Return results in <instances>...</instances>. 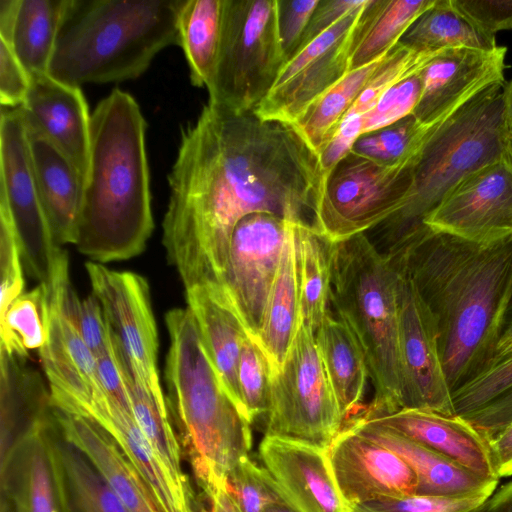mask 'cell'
Here are the masks:
<instances>
[{
	"instance_id": "obj_55",
	"label": "cell",
	"mask_w": 512,
	"mask_h": 512,
	"mask_svg": "<svg viewBox=\"0 0 512 512\" xmlns=\"http://www.w3.org/2000/svg\"><path fill=\"white\" fill-rule=\"evenodd\" d=\"M498 478L512 475V422L489 442Z\"/></svg>"
},
{
	"instance_id": "obj_17",
	"label": "cell",
	"mask_w": 512,
	"mask_h": 512,
	"mask_svg": "<svg viewBox=\"0 0 512 512\" xmlns=\"http://www.w3.org/2000/svg\"><path fill=\"white\" fill-rule=\"evenodd\" d=\"M424 226L479 244L512 236V151L463 179Z\"/></svg>"
},
{
	"instance_id": "obj_3",
	"label": "cell",
	"mask_w": 512,
	"mask_h": 512,
	"mask_svg": "<svg viewBox=\"0 0 512 512\" xmlns=\"http://www.w3.org/2000/svg\"><path fill=\"white\" fill-rule=\"evenodd\" d=\"M146 128L140 106L120 89L91 114L90 170L75 246L97 263L139 255L152 234Z\"/></svg>"
},
{
	"instance_id": "obj_47",
	"label": "cell",
	"mask_w": 512,
	"mask_h": 512,
	"mask_svg": "<svg viewBox=\"0 0 512 512\" xmlns=\"http://www.w3.org/2000/svg\"><path fill=\"white\" fill-rule=\"evenodd\" d=\"M64 301L83 341L96 358L112 342L100 302L94 294L79 299L70 280L64 288Z\"/></svg>"
},
{
	"instance_id": "obj_35",
	"label": "cell",
	"mask_w": 512,
	"mask_h": 512,
	"mask_svg": "<svg viewBox=\"0 0 512 512\" xmlns=\"http://www.w3.org/2000/svg\"><path fill=\"white\" fill-rule=\"evenodd\" d=\"M400 43L425 53L456 47L494 50L499 46L495 35L482 30L453 0H435L409 27Z\"/></svg>"
},
{
	"instance_id": "obj_19",
	"label": "cell",
	"mask_w": 512,
	"mask_h": 512,
	"mask_svg": "<svg viewBox=\"0 0 512 512\" xmlns=\"http://www.w3.org/2000/svg\"><path fill=\"white\" fill-rule=\"evenodd\" d=\"M507 49L456 47L437 51L421 70L422 93L413 111L420 124L431 128L486 88L505 82Z\"/></svg>"
},
{
	"instance_id": "obj_24",
	"label": "cell",
	"mask_w": 512,
	"mask_h": 512,
	"mask_svg": "<svg viewBox=\"0 0 512 512\" xmlns=\"http://www.w3.org/2000/svg\"><path fill=\"white\" fill-rule=\"evenodd\" d=\"M41 430L52 453L62 512H129L93 460L66 434L53 404Z\"/></svg>"
},
{
	"instance_id": "obj_10",
	"label": "cell",
	"mask_w": 512,
	"mask_h": 512,
	"mask_svg": "<svg viewBox=\"0 0 512 512\" xmlns=\"http://www.w3.org/2000/svg\"><path fill=\"white\" fill-rule=\"evenodd\" d=\"M418 153L404 163L383 165L350 152L326 180L314 229L337 243L381 225L402 206Z\"/></svg>"
},
{
	"instance_id": "obj_57",
	"label": "cell",
	"mask_w": 512,
	"mask_h": 512,
	"mask_svg": "<svg viewBox=\"0 0 512 512\" xmlns=\"http://www.w3.org/2000/svg\"><path fill=\"white\" fill-rule=\"evenodd\" d=\"M485 512H512V481L495 490L487 502Z\"/></svg>"
},
{
	"instance_id": "obj_5",
	"label": "cell",
	"mask_w": 512,
	"mask_h": 512,
	"mask_svg": "<svg viewBox=\"0 0 512 512\" xmlns=\"http://www.w3.org/2000/svg\"><path fill=\"white\" fill-rule=\"evenodd\" d=\"M184 0H67L48 74L66 84L138 78L178 45Z\"/></svg>"
},
{
	"instance_id": "obj_28",
	"label": "cell",
	"mask_w": 512,
	"mask_h": 512,
	"mask_svg": "<svg viewBox=\"0 0 512 512\" xmlns=\"http://www.w3.org/2000/svg\"><path fill=\"white\" fill-rule=\"evenodd\" d=\"M53 407L66 434L93 460L129 512H161L134 464L99 422Z\"/></svg>"
},
{
	"instance_id": "obj_43",
	"label": "cell",
	"mask_w": 512,
	"mask_h": 512,
	"mask_svg": "<svg viewBox=\"0 0 512 512\" xmlns=\"http://www.w3.org/2000/svg\"><path fill=\"white\" fill-rule=\"evenodd\" d=\"M271 377L267 358L256 342L248 336L241 348L238 386L243 413L251 424L269 411Z\"/></svg>"
},
{
	"instance_id": "obj_6",
	"label": "cell",
	"mask_w": 512,
	"mask_h": 512,
	"mask_svg": "<svg viewBox=\"0 0 512 512\" xmlns=\"http://www.w3.org/2000/svg\"><path fill=\"white\" fill-rule=\"evenodd\" d=\"M331 301L359 342L374 386V399L357 416L402 409L397 271L366 233L331 243Z\"/></svg>"
},
{
	"instance_id": "obj_22",
	"label": "cell",
	"mask_w": 512,
	"mask_h": 512,
	"mask_svg": "<svg viewBox=\"0 0 512 512\" xmlns=\"http://www.w3.org/2000/svg\"><path fill=\"white\" fill-rule=\"evenodd\" d=\"M364 419L372 420L450 458L483 479L499 481L489 441L458 415L405 408Z\"/></svg>"
},
{
	"instance_id": "obj_7",
	"label": "cell",
	"mask_w": 512,
	"mask_h": 512,
	"mask_svg": "<svg viewBox=\"0 0 512 512\" xmlns=\"http://www.w3.org/2000/svg\"><path fill=\"white\" fill-rule=\"evenodd\" d=\"M505 84L486 88L431 127L402 206L379 225L389 249L427 228L428 216L468 175L512 151L504 118Z\"/></svg>"
},
{
	"instance_id": "obj_29",
	"label": "cell",
	"mask_w": 512,
	"mask_h": 512,
	"mask_svg": "<svg viewBox=\"0 0 512 512\" xmlns=\"http://www.w3.org/2000/svg\"><path fill=\"white\" fill-rule=\"evenodd\" d=\"M452 399L455 414L489 442L512 422V333L500 337L485 366Z\"/></svg>"
},
{
	"instance_id": "obj_30",
	"label": "cell",
	"mask_w": 512,
	"mask_h": 512,
	"mask_svg": "<svg viewBox=\"0 0 512 512\" xmlns=\"http://www.w3.org/2000/svg\"><path fill=\"white\" fill-rule=\"evenodd\" d=\"M67 0H0V39L31 77L48 74Z\"/></svg>"
},
{
	"instance_id": "obj_23",
	"label": "cell",
	"mask_w": 512,
	"mask_h": 512,
	"mask_svg": "<svg viewBox=\"0 0 512 512\" xmlns=\"http://www.w3.org/2000/svg\"><path fill=\"white\" fill-rule=\"evenodd\" d=\"M345 425L403 458L417 475L418 495L470 497L493 494L497 489L499 481L483 479L450 458L372 420L355 416Z\"/></svg>"
},
{
	"instance_id": "obj_2",
	"label": "cell",
	"mask_w": 512,
	"mask_h": 512,
	"mask_svg": "<svg viewBox=\"0 0 512 512\" xmlns=\"http://www.w3.org/2000/svg\"><path fill=\"white\" fill-rule=\"evenodd\" d=\"M436 321L452 391L490 359L512 304V236L479 244L430 228L389 249Z\"/></svg>"
},
{
	"instance_id": "obj_15",
	"label": "cell",
	"mask_w": 512,
	"mask_h": 512,
	"mask_svg": "<svg viewBox=\"0 0 512 512\" xmlns=\"http://www.w3.org/2000/svg\"><path fill=\"white\" fill-rule=\"evenodd\" d=\"M386 256L397 271L402 409H426L456 415L441 360L434 316L402 264Z\"/></svg>"
},
{
	"instance_id": "obj_49",
	"label": "cell",
	"mask_w": 512,
	"mask_h": 512,
	"mask_svg": "<svg viewBox=\"0 0 512 512\" xmlns=\"http://www.w3.org/2000/svg\"><path fill=\"white\" fill-rule=\"evenodd\" d=\"M319 0H278L279 33L286 62L298 50Z\"/></svg>"
},
{
	"instance_id": "obj_59",
	"label": "cell",
	"mask_w": 512,
	"mask_h": 512,
	"mask_svg": "<svg viewBox=\"0 0 512 512\" xmlns=\"http://www.w3.org/2000/svg\"><path fill=\"white\" fill-rule=\"evenodd\" d=\"M263 512H296L285 501L273 503L268 506Z\"/></svg>"
},
{
	"instance_id": "obj_21",
	"label": "cell",
	"mask_w": 512,
	"mask_h": 512,
	"mask_svg": "<svg viewBox=\"0 0 512 512\" xmlns=\"http://www.w3.org/2000/svg\"><path fill=\"white\" fill-rule=\"evenodd\" d=\"M259 457L283 500L296 512H348L329 467L326 452L264 436Z\"/></svg>"
},
{
	"instance_id": "obj_32",
	"label": "cell",
	"mask_w": 512,
	"mask_h": 512,
	"mask_svg": "<svg viewBox=\"0 0 512 512\" xmlns=\"http://www.w3.org/2000/svg\"><path fill=\"white\" fill-rule=\"evenodd\" d=\"M291 222L281 252L278 270L255 340L268 360L272 375L283 366L300 324V296Z\"/></svg>"
},
{
	"instance_id": "obj_26",
	"label": "cell",
	"mask_w": 512,
	"mask_h": 512,
	"mask_svg": "<svg viewBox=\"0 0 512 512\" xmlns=\"http://www.w3.org/2000/svg\"><path fill=\"white\" fill-rule=\"evenodd\" d=\"M0 512H62L52 453L41 426L0 461Z\"/></svg>"
},
{
	"instance_id": "obj_41",
	"label": "cell",
	"mask_w": 512,
	"mask_h": 512,
	"mask_svg": "<svg viewBox=\"0 0 512 512\" xmlns=\"http://www.w3.org/2000/svg\"><path fill=\"white\" fill-rule=\"evenodd\" d=\"M430 129L410 114L383 129L361 135L351 152L383 165L401 164L420 151Z\"/></svg>"
},
{
	"instance_id": "obj_53",
	"label": "cell",
	"mask_w": 512,
	"mask_h": 512,
	"mask_svg": "<svg viewBox=\"0 0 512 512\" xmlns=\"http://www.w3.org/2000/svg\"><path fill=\"white\" fill-rule=\"evenodd\" d=\"M364 1L365 0H319L309 20L297 53L332 27L347 13L362 5Z\"/></svg>"
},
{
	"instance_id": "obj_34",
	"label": "cell",
	"mask_w": 512,
	"mask_h": 512,
	"mask_svg": "<svg viewBox=\"0 0 512 512\" xmlns=\"http://www.w3.org/2000/svg\"><path fill=\"white\" fill-rule=\"evenodd\" d=\"M301 321L314 333L330 312L331 243L305 222L294 225Z\"/></svg>"
},
{
	"instance_id": "obj_16",
	"label": "cell",
	"mask_w": 512,
	"mask_h": 512,
	"mask_svg": "<svg viewBox=\"0 0 512 512\" xmlns=\"http://www.w3.org/2000/svg\"><path fill=\"white\" fill-rule=\"evenodd\" d=\"M291 222L270 213H252L238 222L231 238L222 287L253 341Z\"/></svg>"
},
{
	"instance_id": "obj_12",
	"label": "cell",
	"mask_w": 512,
	"mask_h": 512,
	"mask_svg": "<svg viewBox=\"0 0 512 512\" xmlns=\"http://www.w3.org/2000/svg\"><path fill=\"white\" fill-rule=\"evenodd\" d=\"M0 155V204L12 218L22 263L31 277L49 284L63 249L53 238L40 198L19 107H1Z\"/></svg>"
},
{
	"instance_id": "obj_60",
	"label": "cell",
	"mask_w": 512,
	"mask_h": 512,
	"mask_svg": "<svg viewBox=\"0 0 512 512\" xmlns=\"http://www.w3.org/2000/svg\"><path fill=\"white\" fill-rule=\"evenodd\" d=\"M510 333H512V304H511V307H510V310H509V313H508V316H507V319L505 322V326H504L502 335L510 334Z\"/></svg>"
},
{
	"instance_id": "obj_38",
	"label": "cell",
	"mask_w": 512,
	"mask_h": 512,
	"mask_svg": "<svg viewBox=\"0 0 512 512\" xmlns=\"http://www.w3.org/2000/svg\"><path fill=\"white\" fill-rule=\"evenodd\" d=\"M121 370L135 422L179 486L193 494L182 467L180 441L171 423L166 400L158 399L128 371L122 367Z\"/></svg>"
},
{
	"instance_id": "obj_46",
	"label": "cell",
	"mask_w": 512,
	"mask_h": 512,
	"mask_svg": "<svg viewBox=\"0 0 512 512\" xmlns=\"http://www.w3.org/2000/svg\"><path fill=\"white\" fill-rule=\"evenodd\" d=\"M421 71L395 84L361 117L362 135L383 129L413 113L422 93Z\"/></svg>"
},
{
	"instance_id": "obj_42",
	"label": "cell",
	"mask_w": 512,
	"mask_h": 512,
	"mask_svg": "<svg viewBox=\"0 0 512 512\" xmlns=\"http://www.w3.org/2000/svg\"><path fill=\"white\" fill-rule=\"evenodd\" d=\"M434 53L417 52L399 42L375 70L343 119L364 116L391 87L421 71Z\"/></svg>"
},
{
	"instance_id": "obj_27",
	"label": "cell",
	"mask_w": 512,
	"mask_h": 512,
	"mask_svg": "<svg viewBox=\"0 0 512 512\" xmlns=\"http://www.w3.org/2000/svg\"><path fill=\"white\" fill-rule=\"evenodd\" d=\"M27 134L35 180L53 238L58 246L75 245L85 183L50 140L35 131L27 130Z\"/></svg>"
},
{
	"instance_id": "obj_1",
	"label": "cell",
	"mask_w": 512,
	"mask_h": 512,
	"mask_svg": "<svg viewBox=\"0 0 512 512\" xmlns=\"http://www.w3.org/2000/svg\"><path fill=\"white\" fill-rule=\"evenodd\" d=\"M162 242L185 289L223 285L231 238L265 212L313 226L326 177L292 124L209 102L182 129Z\"/></svg>"
},
{
	"instance_id": "obj_50",
	"label": "cell",
	"mask_w": 512,
	"mask_h": 512,
	"mask_svg": "<svg viewBox=\"0 0 512 512\" xmlns=\"http://www.w3.org/2000/svg\"><path fill=\"white\" fill-rule=\"evenodd\" d=\"M30 76L15 56L10 45L0 39V103L1 107L22 105L30 87Z\"/></svg>"
},
{
	"instance_id": "obj_4",
	"label": "cell",
	"mask_w": 512,
	"mask_h": 512,
	"mask_svg": "<svg viewBox=\"0 0 512 512\" xmlns=\"http://www.w3.org/2000/svg\"><path fill=\"white\" fill-rule=\"evenodd\" d=\"M170 338L166 398L193 474L205 495L225 487L252 448L251 423L224 389L187 308L165 316Z\"/></svg>"
},
{
	"instance_id": "obj_13",
	"label": "cell",
	"mask_w": 512,
	"mask_h": 512,
	"mask_svg": "<svg viewBox=\"0 0 512 512\" xmlns=\"http://www.w3.org/2000/svg\"><path fill=\"white\" fill-rule=\"evenodd\" d=\"M92 294L101 304L120 366L158 399L164 397L157 369L158 335L149 285L130 271L85 264Z\"/></svg>"
},
{
	"instance_id": "obj_33",
	"label": "cell",
	"mask_w": 512,
	"mask_h": 512,
	"mask_svg": "<svg viewBox=\"0 0 512 512\" xmlns=\"http://www.w3.org/2000/svg\"><path fill=\"white\" fill-rule=\"evenodd\" d=\"M315 339L345 425L357 415L369 377L363 350L349 326L331 312Z\"/></svg>"
},
{
	"instance_id": "obj_8",
	"label": "cell",
	"mask_w": 512,
	"mask_h": 512,
	"mask_svg": "<svg viewBox=\"0 0 512 512\" xmlns=\"http://www.w3.org/2000/svg\"><path fill=\"white\" fill-rule=\"evenodd\" d=\"M286 64L278 0H223L220 46L209 102L252 112Z\"/></svg>"
},
{
	"instance_id": "obj_11",
	"label": "cell",
	"mask_w": 512,
	"mask_h": 512,
	"mask_svg": "<svg viewBox=\"0 0 512 512\" xmlns=\"http://www.w3.org/2000/svg\"><path fill=\"white\" fill-rule=\"evenodd\" d=\"M374 5L375 0H365L296 53L253 112L265 120L294 124L310 104L351 70L355 48Z\"/></svg>"
},
{
	"instance_id": "obj_52",
	"label": "cell",
	"mask_w": 512,
	"mask_h": 512,
	"mask_svg": "<svg viewBox=\"0 0 512 512\" xmlns=\"http://www.w3.org/2000/svg\"><path fill=\"white\" fill-rule=\"evenodd\" d=\"M96 370L98 380L108 401L132 414L127 385L114 350L113 342L96 356Z\"/></svg>"
},
{
	"instance_id": "obj_40",
	"label": "cell",
	"mask_w": 512,
	"mask_h": 512,
	"mask_svg": "<svg viewBox=\"0 0 512 512\" xmlns=\"http://www.w3.org/2000/svg\"><path fill=\"white\" fill-rule=\"evenodd\" d=\"M434 1L377 0L374 13L355 48L351 70L388 54Z\"/></svg>"
},
{
	"instance_id": "obj_20",
	"label": "cell",
	"mask_w": 512,
	"mask_h": 512,
	"mask_svg": "<svg viewBox=\"0 0 512 512\" xmlns=\"http://www.w3.org/2000/svg\"><path fill=\"white\" fill-rule=\"evenodd\" d=\"M30 80L26 98L19 106L27 130L50 140L72 162L86 186L91 114L82 90L49 74Z\"/></svg>"
},
{
	"instance_id": "obj_31",
	"label": "cell",
	"mask_w": 512,
	"mask_h": 512,
	"mask_svg": "<svg viewBox=\"0 0 512 512\" xmlns=\"http://www.w3.org/2000/svg\"><path fill=\"white\" fill-rule=\"evenodd\" d=\"M1 436L3 459L28 435L35 432L50 410V391L24 356L0 349Z\"/></svg>"
},
{
	"instance_id": "obj_58",
	"label": "cell",
	"mask_w": 512,
	"mask_h": 512,
	"mask_svg": "<svg viewBox=\"0 0 512 512\" xmlns=\"http://www.w3.org/2000/svg\"><path fill=\"white\" fill-rule=\"evenodd\" d=\"M504 118L507 131L512 140V79L504 87Z\"/></svg>"
},
{
	"instance_id": "obj_56",
	"label": "cell",
	"mask_w": 512,
	"mask_h": 512,
	"mask_svg": "<svg viewBox=\"0 0 512 512\" xmlns=\"http://www.w3.org/2000/svg\"><path fill=\"white\" fill-rule=\"evenodd\" d=\"M205 496L209 500V509L201 508L200 512H241L226 487Z\"/></svg>"
},
{
	"instance_id": "obj_54",
	"label": "cell",
	"mask_w": 512,
	"mask_h": 512,
	"mask_svg": "<svg viewBox=\"0 0 512 512\" xmlns=\"http://www.w3.org/2000/svg\"><path fill=\"white\" fill-rule=\"evenodd\" d=\"M361 135V118L351 117L342 120L337 132L320 154L326 180L335 166L352 151L356 140Z\"/></svg>"
},
{
	"instance_id": "obj_9",
	"label": "cell",
	"mask_w": 512,
	"mask_h": 512,
	"mask_svg": "<svg viewBox=\"0 0 512 512\" xmlns=\"http://www.w3.org/2000/svg\"><path fill=\"white\" fill-rule=\"evenodd\" d=\"M266 417L265 436L324 452L344 427L315 333L301 320L282 368L271 377Z\"/></svg>"
},
{
	"instance_id": "obj_48",
	"label": "cell",
	"mask_w": 512,
	"mask_h": 512,
	"mask_svg": "<svg viewBox=\"0 0 512 512\" xmlns=\"http://www.w3.org/2000/svg\"><path fill=\"white\" fill-rule=\"evenodd\" d=\"M0 317L23 293L24 278L19 242L7 208L0 204Z\"/></svg>"
},
{
	"instance_id": "obj_44",
	"label": "cell",
	"mask_w": 512,
	"mask_h": 512,
	"mask_svg": "<svg viewBox=\"0 0 512 512\" xmlns=\"http://www.w3.org/2000/svg\"><path fill=\"white\" fill-rule=\"evenodd\" d=\"M225 487L241 512H263L271 504L284 501L267 469L249 456L230 471Z\"/></svg>"
},
{
	"instance_id": "obj_39",
	"label": "cell",
	"mask_w": 512,
	"mask_h": 512,
	"mask_svg": "<svg viewBox=\"0 0 512 512\" xmlns=\"http://www.w3.org/2000/svg\"><path fill=\"white\" fill-rule=\"evenodd\" d=\"M50 323V289L39 283L23 292L0 317V349L26 357L46 343Z\"/></svg>"
},
{
	"instance_id": "obj_14",
	"label": "cell",
	"mask_w": 512,
	"mask_h": 512,
	"mask_svg": "<svg viewBox=\"0 0 512 512\" xmlns=\"http://www.w3.org/2000/svg\"><path fill=\"white\" fill-rule=\"evenodd\" d=\"M68 259L58 264L50 289L48 338L39 350L52 404L62 410L95 418L108 406L100 385L96 358L83 341L65 301Z\"/></svg>"
},
{
	"instance_id": "obj_36",
	"label": "cell",
	"mask_w": 512,
	"mask_h": 512,
	"mask_svg": "<svg viewBox=\"0 0 512 512\" xmlns=\"http://www.w3.org/2000/svg\"><path fill=\"white\" fill-rule=\"evenodd\" d=\"M223 0H184L178 15V45L186 57L191 83L207 87L221 38Z\"/></svg>"
},
{
	"instance_id": "obj_37",
	"label": "cell",
	"mask_w": 512,
	"mask_h": 512,
	"mask_svg": "<svg viewBox=\"0 0 512 512\" xmlns=\"http://www.w3.org/2000/svg\"><path fill=\"white\" fill-rule=\"evenodd\" d=\"M388 54L365 66L350 70L341 80L310 104L292 124L319 156L337 132L346 113L357 100L375 70Z\"/></svg>"
},
{
	"instance_id": "obj_25",
	"label": "cell",
	"mask_w": 512,
	"mask_h": 512,
	"mask_svg": "<svg viewBox=\"0 0 512 512\" xmlns=\"http://www.w3.org/2000/svg\"><path fill=\"white\" fill-rule=\"evenodd\" d=\"M186 299L207 355L224 389L243 413L238 366L242 344L249 335L222 286H194L186 289Z\"/></svg>"
},
{
	"instance_id": "obj_18",
	"label": "cell",
	"mask_w": 512,
	"mask_h": 512,
	"mask_svg": "<svg viewBox=\"0 0 512 512\" xmlns=\"http://www.w3.org/2000/svg\"><path fill=\"white\" fill-rule=\"evenodd\" d=\"M334 481L345 505L415 495L418 478L394 451L345 425L327 452Z\"/></svg>"
},
{
	"instance_id": "obj_51",
	"label": "cell",
	"mask_w": 512,
	"mask_h": 512,
	"mask_svg": "<svg viewBox=\"0 0 512 512\" xmlns=\"http://www.w3.org/2000/svg\"><path fill=\"white\" fill-rule=\"evenodd\" d=\"M453 3L489 34L512 30V0H453Z\"/></svg>"
},
{
	"instance_id": "obj_45",
	"label": "cell",
	"mask_w": 512,
	"mask_h": 512,
	"mask_svg": "<svg viewBox=\"0 0 512 512\" xmlns=\"http://www.w3.org/2000/svg\"><path fill=\"white\" fill-rule=\"evenodd\" d=\"M492 494L470 497L411 495L361 503L348 512H485Z\"/></svg>"
}]
</instances>
